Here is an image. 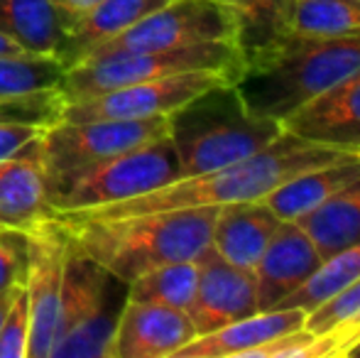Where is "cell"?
I'll return each instance as SVG.
<instances>
[{
	"mask_svg": "<svg viewBox=\"0 0 360 358\" xmlns=\"http://www.w3.org/2000/svg\"><path fill=\"white\" fill-rule=\"evenodd\" d=\"M30 349V309H27V295L25 285L18 290L0 326V358H27Z\"/></svg>",
	"mask_w": 360,
	"mask_h": 358,
	"instance_id": "f1b7e54d",
	"label": "cell"
},
{
	"mask_svg": "<svg viewBox=\"0 0 360 358\" xmlns=\"http://www.w3.org/2000/svg\"><path fill=\"white\" fill-rule=\"evenodd\" d=\"M27 236V265H25V295L30 309V349L27 358H52L62 312L67 260L72 253V234L54 216L42 219L25 231Z\"/></svg>",
	"mask_w": 360,
	"mask_h": 358,
	"instance_id": "30bf717a",
	"label": "cell"
},
{
	"mask_svg": "<svg viewBox=\"0 0 360 358\" xmlns=\"http://www.w3.org/2000/svg\"><path fill=\"white\" fill-rule=\"evenodd\" d=\"M221 3L236 10V44L245 59L292 34L297 0H221Z\"/></svg>",
	"mask_w": 360,
	"mask_h": 358,
	"instance_id": "603a6c76",
	"label": "cell"
},
{
	"mask_svg": "<svg viewBox=\"0 0 360 358\" xmlns=\"http://www.w3.org/2000/svg\"><path fill=\"white\" fill-rule=\"evenodd\" d=\"M323 263L311 236L299 221H282L255 265L257 307L275 309L285 297L304 285Z\"/></svg>",
	"mask_w": 360,
	"mask_h": 358,
	"instance_id": "9a60e30c",
	"label": "cell"
},
{
	"mask_svg": "<svg viewBox=\"0 0 360 358\" xmlns=\"http://www.w3.org/2000/svg\"><path fill=\"white\" fill-rule=\"evenodd\" d=\"M343 358H360V336L353 341L351 346H348L346 351H343Z\"/></svg>",
	"mask_w": 360,
	"mask_h": 358,
	"instance_id": "e575fe53",
	"label": "cell"
},
{
	"mask_svg": "<svg viewBox=\"0 0 360 358\" xmlns=\"http://www.w3.org/2000/svg\"><path fill=\"white\" fill-rule=\"evenodd\" d=\"M356 72H360V32L343 37H302L292 32L250 54L236 89L255 115L285 123L302 106Z\"/></svg>",
	"mask_w": 360,
	"mask_h": 358,
	"instance_id": "7a4b0ae2",
	"label": "cell"
},
{
	"mask_svg": "<svg viewBox=\"0 0 360 358\" xmlns=\"http://www.w3.org/2000/svg\"><path fill=\"white\" fill-rule=\"evenodd\" d=\"M67 64L47 54H8L0 57V98L25 96L34 91L57 89L64 79Z\"/></svg>",
	"mask_w": 360,
	"mask_h": 358,
	"instance_id": "4316f807",
	"label": "cell"
},
{
	"mask_svg": "<svg viewBox=\"0 0 360 358\" xmlns=\"http://www.w3.org/2000/svg\"><path fill=\"white\" fill-rule=\"evenodd\" d=\"M280 224L282 219L265 199L223 204L218 206L211 245L228 263L252 272Z\"/></svg>",
	"mask_w": 360,
	"mask_h": 358,
	"instance_id": "ac0fdd59",
	"label": "cell"
},
{
	"mask_svg": "<svg viewBox=\"0 0 360 358\" xmlns=\"http://www.w3.org/2000/svg\"><path fill=\"white\" fill-rule=\"evenodd\" d=\"M294 34L343 37L360 32V0H297Z\"/></svg>",
	"mask_w": 360,
	"mask_h": 358,
	"instance_id": "484cf974",
	"label": "cell"
},
{
	"mask_svg": "<svg viewBox=\"0 0 360 358\" xmlns=\"http://www.w3.org/2000/svg\"><path fill=\"white\" fill-rule=\"evenodd\" d=\"M174 179H179V158L167 135L79 172L49 191L47 199L52 214H69L130 199Z\"/></svg>",
	"mask_w": 360,
	"mask_h": 358,
	"instance_id": "ba28073f",
	"label": "cell"
},
{
	"mask_svg": "<svg viewBox=\"0 0 360 358\" xmlns=\"http://www.w3.org/2000/svg\"><path fill=\"white\" fill-rule=\"evenodd\" d=\"M196 263H199V282L194 300L186 309L196 336L260 312L255 272L228 263L216 253L214 245L201 250L196 255Z\"/></svg>",
	"mask_w": 360,
	"mask_h": 358,
	"instance_id": "7c38bea8",
	"label": "cell"
},
{
	"mask_svg": "<svg viewBox=\"0 0 360 358\" xmlns=\"http://www.w3.org/2000/svg\"><path fill=\"white\" fill-rule=\"evenodd\" d=\"M348 158L331 148L307 143L294 133H285L272 140L260 153L245 160H238L221 170L194 177H181L160 189L130 196L113 204L96 206L86 211H69V214H52L59 221H108L128 219V216L160 214L174 209H196V206H223L233 201H257L265 199L282 181L292 179L304 170L321 167L333 160Z\"/></svg>",
	"mask_w": 360,
	"mask_h": 358,
	"instance_id": "6da1fadb",
	"label": "cell"
},
{
	"mask_svg": "<svg viewBox=\"0 0 360 358\" xmlns=\"http://www.w3.org/2000/svg\"><path fill=\"white\" fill-rule=\"evenodd\" d=\"M20 287H22V282H18V285L0 292V326H3L5 317H8V312H10V307H13V300H15V295H18Z\"/></svg>",
	"mask_w": 360,
	"mask_h": 358,
	"instance_id": "d6a6232c",
	"label": "cell"
},
{
	"mask_svg": "<svg viewBox=\"0 0 360 358\" xmlns=\"http://www.w3.org/2000/svg\"><path fill=\"white\" fill-rule=\"evenodd\" d=\"M169 118V138L179 158V179L250 158L285 133L280 120L252 113L236 84L206 89Z\"/></svg>",
	"mask_w": 360,
	"mask_h": 358,
	"instance_id": "277c9868",
	"label": "cell"
},
{
	"mask_svg": "<svg viewBox=\"0 0 360 358\" xmlns=\"http://www.w3.org/2000/svg\"><path fill=\"white\" fill-rule=\"evenodd\" d=\"M64 103L67 101L59 87L25 96H5L0 98V123H37L47 128L62 120Z\"/></svg>",
	"mask_w": 360,
	"mask_h": 358,
	"instance_id": "83f0119b",
	"label": "cell"
},
{
	"mask_svg": "<svg viewBox=\"0 0 360 358\" xmlns=\"http://www.w3.org/2000/svg\"><path fill=\"white\" fill-rule=\"evenodd\" d=\"M194 336L184 309L125 297L103 358H172Z\"/></svg>",
	"mask_w": 360,
	"mask_h": 358,
	"instance_id": "4fadbf2b",
	"label": "cell"
},
{
	"mask_svg": "<svg viewBox=\"0 0 360 358\" xmlns=\"http://www.w3.org/2000/svg\"><path fill=\"white\" fill-rule=\"evenodd\" d=\"M98 3L101 0H54V5L59 8V13H62L64 20H67L69 32H72V30L76 27V23L84 20Z\"/></svg>",
	"mask_w": 360,
	"mask_h": 358,
	"instance_id": "1f68e13d",
	"label": "cell"
},
{
	"mask_svg": "<svg viewBox=\"0 0 360 358\" xmlns=\"http://www.w3.org/2000/svg\"><path fill=\"white\" fill-rule=\"evenodd\" d=\"M307 312L297 307L255 312L209 334L194 336L172 358H250L260 346H267L292 331L304 329Z\"/></svg>",
	"mask_w": 360,
	"mask_h": 358,
	"instance_id": "2e32d148",
	"label": "cell"
},
{
	"mask_svg": "<svg viewBox=\"0 0 360 358\" xmlns=\"http://www.w3.org/2000/svg\"><path fill=\"white\" fill-rule=\"evenodd\" d=\"M52 216L42 172L39 135L8 160H0V229L30 231Z\"/></svg>",
	"mask_w": 360,
	"mask_h": 358,
	"instance_id": "e0dca14e",
	"label": "cell"
},
{
	"mask_svg": "<svg viewBox=\"0 0 360 358\" xmlns=\"http://www.w3.org/2000/svg\"><path fill=\"white\" fill-rule=\"evenodd\" d=\"M358 277H360V241L336 250L328 258H323V263L319 265L316 272L299 290H294L292 295L285 297L277 307H297V309H304L309 314V312L321 307L323 302L331 300L336 292H341L343 287L351 285Z\"/></svg>",
	"mask_w": 360,
	"mask_h": 358,
	"instance_id": "d4e9b609",
	"label": "cell"
},
{
	"mask_svg": "<svg viewBox=\"0 0 360 358\" xmlns=\"http://www.w3.org/2000/svg\"><path fill=\"white\" fill-rule=\"evenodd\" d=\"M172 133L169 115L140 120H57L39 135L47 194L105 160Z\"/></svg>",
	"mask_w": 360,
	"mask_h": 358,
	"instance_id": "8992f818",
	"label": "cell"
},
{
	"mask_svg": "<svg viewBox=\"0 0 360 358\" xmlns=\"http://www.w3.org/2000/svg\"><path fill=\"white\" fill-rule=\"evenodd\" d=\"M282 125L307 143L360 158V72L309 101Z\"/></svg>",
	"mask_w": 360,
	"mask_h": 358,
	"instance_id": "5bb4252c",
	"label": "cell"
},
{
	"mask_svg": "<svg viewBox=\"0 0 360 358\" xmlns=\"http://www.w3.org/2000/svg\"><path fill=\"white\" fill-rule=\"evenodd\" d=\"M118 285L123 282L81 253L72 241L52 358L105 356L115 321L125 305H120L115 297Z\"/></svg>",
	"mask_w": 360,
	"mask_h": 358,
	"instance_id": "52a82bcc",
	"label": "cell"
},
{
	"mask_svg": "<svg viewBox=\"0 0 360 358\" xmlns=\"http://www.w3.org/2000/svg\"><path fill=\"white\" fill-rule=\"evenodd\" d=\"M302 229L311 236L314 245L328 258L336 250L360 241V177L328 196L321 206L299 219Z\"/></svg>",
	"mask_w": 360,
	"mask_h": 358,
	"instance_id": "7402d4cb",
	"label": "cell"
},
{
	"mask_svg": "<svg viewBox=\"0 0 360 358\" xmlns=\"http://www.w3.org/2000/svg\"><path fill=\"white\" fill-rule=\"evenodd\" d=\"M0 32L27 54L59 57L67 64L69 25L54 0H0Z\"/></svg>",
	"mask_w": 360,
	"mask_h": 358,
	"instance_id": "d6986e66",
	"label": "cell"
},
{
	"mask_svg": "<svg viewBox=\"0 0 360 358\" xmlns=\"http://www.w3.org/2000/svg\"><path fill=\"white\" fill-rule=\"evenodd\" d=\"M218 206L174 209L108 221H62L74 245L123 285L176 260H194L211 245ZM57 219V216H54Z\"/></svg>",
	"mask_w": 360,
	"mask_h": 358,
	"instance_id": "3957f363",
	"label": "cell"
},
{
	"mask_svg": "<svg viewBox=\"0 0 360 358\" xmlns=\"http://www.w3.org/2000/svg\"><path fill=\"white\" fill-rule=\"evenodd\" d=\"M42 130L44 125L37 123H0V160L13 158L30 140L42 135Z\"/></svg>",
	"mask_w": 360,
	"mask_h": 358,
	"instance_id": "4dcf8cb0",
	"label": "cell"
},
{
	"mask_svg": "<svg viewBox=\"0 0 360 358\" xmlns=\"http://www.w3.org/2000/svg\"><path fill=\"white\" fill-rule=\"evenodd\" d=\"M218 84H233L221 72H181L108 91L84 101L64 103L62 120H140L172 115L194 96Z\"/></svg>",
	"mask_w": 360,
	"mask_h": 358,
	"instance_id": "8fae6325",
	"label": "cell"
},
{
	"mask_svg": "<svg viewBox=\"0 0 360 358\" xmlns=\"http://www.w3.org/2000/svg\"><path fill=\"white\" fill-rule=\"evenodd\" d=\"M358 177L360 158L348 155V158L333 160L321 167L304 170V172L294 174L292 179L282 181L277 189H272L265 196V204L282 221H299Z\"/></svg>",
	"mask_w": 360,
	"mask_h": 358,
	"instance_id": "ffe728a7",
	"label": "cell"
},
{
	"mask_svg": "<svg viewBox=\"0 0 360 358\" xmlns=\"http://www.w3.org/2000/svg\"><path fill=\"white\" fill-rule=\"evenodd\" d=\"M169 0H101L84 20L76 23L69 32L67 44V69L79 64L96 44L115 37L123 30L133 27L147 15L160 10Z\"/></svg>",
	"mask_w": 360,
	"mask_h": 358,
	"instance_id": "44dd1931",
	"label": "cell"
},
{
	"mask_svg": "<svg viewBox=\"0 0 360 358\" xmlns=\"http://www.w3.org/2000/svg\"><path fill=\"white\" fill-rule=\"evenodd\" d=\"M8 54H27L20 44H15L10 37H5L3 32H0V57H8Z\"/></svg>",
	"mask_w": 360,
	"mask_h": 358,
	"instance_id": "836d02e7",
	"label": "cell"
},
{
	"mask_svg": "<svg viewBox=\"0 0 360 358\" xmlns=\"http://www.w3.org/2000/svg\"><path fill=\"white\" fill-rule=\"evenodd\" d=\"M243 67L245 57L236 42H201L155 52H120L69 67L59 82V91L69 103L181 72H221L236 84Z\"/></svg>",
	"mask_w": 360,
	"mask_h": 358,
	"instance_id": "5b68a950",
	"label": "cell"
},
{
	"mask_svg": "<svg viewBox=\"0 0 360 358\" xmlns=\"http://www.w3.org/2000/svg\"><path fill=\"white\" fill-rule=\"evenodd\" d=\"M236 34L238 15L231 5L221 0H169L133 27L96 44L81 62L120 52H155L201 42H236Z\"/></svg>",
	"mask_w": 360,
	"mask_h": 358,
	"instance_id": "9c48e42d",
	"label": "cell"
},
{
	"mask_svg": "<svg viewBox=\"0 0 360 358\" xmlns=\"http://www.w3.org/2000/svg\"><path fill=\"white\" fill-rule=\"evenodd\" d=\"M27 265V236L25 231L0 229V292L22 282Z\"/></svg>",
	"mask_w": 360,
	"mask_h": 358,
	"instance_id": "f546056e",
	"label": "cell"
},
{
	"mask_svg": "<svg viewBox=\"0 0 360 358\" xmlns=\"http://www.w3.org/2000/svg\"><path fill=\"white\" fill-rule=\"evenodd\" d=\"M196 282H199V263L194 260H176L138 275L128 282L125 297L135 302H155L174 309H189L194 300Z\"/></svg>",
	"mask_w": 360,
	"mask_h": 358,
	"instance_id": "cb8c5ba5",
	"label": "cell"
}]
</instances>
